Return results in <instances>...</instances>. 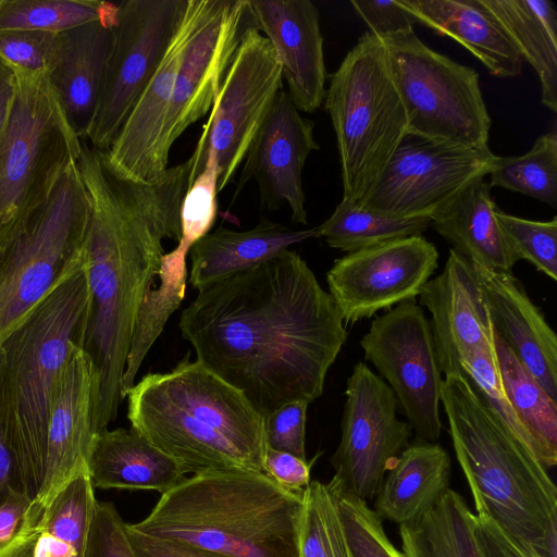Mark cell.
<instances>
[{"label": "cell", "mask_w": 557, "mask_h": 557, "mask_svg": "<svg viewBox=\"0 0 557 557\" xmlns=\"http://www.w3.org/2000/svg\"><path fill=\"white\" fill-rule=\"evenodd\" d=\"M178 327L196 360L263 417L319 398L348 336L329 292L289 249L199 289Z\"/></svg>", "instance_id": "1"}, {"label": "cell", "mask_w": 557, "mask_h": 557, "mask_svg": "<svg viewBox=\"0 0 557 557\" xmlns=\"http://www.w3.org/2000/svg\"><path fill=\"white\" fill-rule=\"evenodd\" d=\"M78 168L90 216L85 237L89 310L83 350L94 373L92 428L108 430L123 400L122 379L140 307L158 276L163 239L180 242V212L193 160L153 182L112 171L102 151L83 146Z\"/></svg>", "instance_id": "2"}, {"label": "cell", "mask_w": 557, "mask_h": 557, "mask_svg": "<svg viewBox=\"0 0 557 557\" xmlns=\"http://www.w3.org/2000/svg\"><path fill=\"white\" fill-rule=\"evenodd\" d=\"M127 418L185 473L245 470L265 473L263 416L242 392L198 360L134 384Z\"/></svg>", "instance_id": "3"}, {"label": "cell", "mask_w": 557, "mask_h": 557, "mask_svg": "<svg viewBox=\"0 0 557 557\" xmlns=\"http://www.w3.org/2000/svg\"><path fill=\"white\" fill-rule=\"evenodd\" d=\"M301 507L302 493L265 473L210 471L182 480L129 525L230 557H298Z\"/></svg>", "instance_id": "4"}, {"label": "cell", "mask_w": 557, "mask_h": 557, "mask_svg": "<svg viewBox=\"0 0 557 557\" xmlns=\"http://www.w3.org/2000/svg\"><path fill=\"white\" fill-rule=\"evenodd\" d=\"M441 404L472 497L510 535L556 557L557 488L540 460L484 404L467 377L445 375Z\"/></svg>", "instance_id": "5"}, {"label": "cell", "mask_w": 557, "mask_h": 557, "mask_svg": "<svg viewBox=\"0 0 557 557\" xmlns=\"http://www.w3.org/2000/svg\"><path fill=\"white\" fill-rule=\"evenodd\" d=\"M88 310L84 267L49 294L0 344L8 440L17 485L33 500L44 481L51 403L71 355L83 347Z\"/></svg>", "instance_id": "6"}, {"label": "cell", "mask_w": 557, "mask_h": 557, "mask_svg": "<svg viewBox=\"0 0 557 557\" xmlns=\"http://www.w3.org/2000/svg\"><path fill=\"white\" fill-rule=\"evenodd\" d=\"M336 136L343 199L358 202L408 135L385 47L362 34L330 75L323 100Z\"/></svg>", "instance_id": "7"}, {"label": "cell", "mask_w": 557, "mask_h": 557, "mask_svg": "<svg viewBox=\"0 0 557 557\" xmlns=\"http://www.w3.org/2000/svg\"><path fill=\"white\" fill-rule=\"evenodd\" d=\"M89 196L78 162L0 249V344L67 277L85 267Z\"/></svg>", "instance_id": "8"}, {"label": "cell", "mask_w": 557, "mask_h": 557, "mask_svg": "<svg viewBox=\"0 0 557 557\" xmlns=\"http://www.w3.org/2000/svg\"><path fill=\"white\" fill-rule=\"evenodd\" d=\"M15 77V103L0 141V249L48 201L84 146L49 75Z\"/></svg>", "instance_id": "9"}, {"label": "cell", "mask_w": 557, "mask_h": 557, "mask_svg": "<svg viewBox=\"0 0 557 557\" xmlns=\"http://www.w3.org/2000/svg\"><path fill=\"white\" fill-rule=\"evenodd\" d=\"M380 39L408 135L473 149L488 147L492 121L473 67L432 50L414 32Z\"/></svg>", "instance_id": "10"}, {"label": "cell", "mask_w": 557, "mask_h": 557, "mask_svg": "<svg viewBox=\"0 0 557 557\" xmlns=\"http://www.w3.org/2000/svg\"><path fill=\"white\" fill-rule=\"evenodd\" d=\"M282 89V67L275 50L262 33L249 26L190 156L189 185L203 170L208 149L218 162V193L232 183Z\"/></svg>", "instance_id": "11"}, {"label": "cell", "mask_w": 557, "mask_h": 557, "mask_svg": "<svg viewBox=\"0 0 557 557\" xmlns=\"http://www.w3.org/2000/svg\"><path fill=\"white\" fill-rule=\"evenodd\" d=\"M187 0L117 3L97 108L86 139L107 151L157 71Z\"/></svg>", "instance_id": "12"}, {"label": "cell", "mask_w": 557, "mask_h": 557, "mask_svg": "<svg viewBox=\"0 0 557 557\" xmlns=\"http://www.w3.org/2000/svg\"><path fill=\"white\" fill-rule=\"evenodd\" d=\"M360 346L392 388L416 440L437 443L443 377L423 309L409 300L387 310L372 321Z\"/></svg>", "instance_id": "13"}, {"label": "cell", "mask_w": 557, "mask_h": 557, "mask_svg": "<svg viewBox=\"0 0 557 557\" xmlns=\"http://www.w3.org/2000/svg\"><path fill=\"white\" fill-rule=\"evenodd\" d=\"M345 395L341 442L330 459L335 471L331 481L368 503L413 431L397 418L392 388L364 362L354 366Z\"/></svg>", "instance_id": "14"}, {"label": "cell", "mask_w": 557, "mask_h": 557, "mask_svg": "<svg viewBox=\"0 0 557 557\" xmlns=\"http://www.w3.org/2000/svg\"><path fill=\"white\" fill-rule=\"evenodd\" d=\"M497 156L407 135L357 205L396 218L430 216L470 183L484 178Z\"/></svg>", "instance_id": "15"}, {"label": "cell", "mask_w": 557, "mask_h": 557, "mask_svg": "<svg viewBox=\"0 0 557 557\" xmlns=\"http://www.w3.org/2000/svg\"><path fill=\"white\" fill-rule=\"evenodd\" d=\"M437 264L436 247L422 235L388 240L336 259L326 273L329 294L352 324L416 300Z\"/></svg>", "instance_id": "16"}, {"label": "cell", "mask_w": 557, "mask_h": 557, "mask_svg": "<svg viewBox=\"0 0 557 557\" xmlns=\"http://www.w3.org/2000/svg\"><path fill=\"white\" fill-rule=\"evenodd\" d=\"M252 25L248 0H205L201 18L183 53L158 157L163 169L174 143L209 114L245 30Z\"/></svg>", "instance_id": "17"}, {"label": "cell", "mask_w": 557, "mask_h": 557, "mask_svg": "<svg viewBox=\"0 0 557 557\" xmlns=\"http://www.w3.org/2000/svg\"><path fill=\"white\" fill-rule=\"evenodd\" d=\"M313 129L314 122L299 113L283 88L240 165L232 200L255 180L263 207L273 210L285 202L292 221L307 224L302 170L309 154L320 149Z\"/></svg>", "instance_id": "18"}, {"label": "cell", "mask_w": 557, "mask_h": 557, "mask_svg": "<svg viewBox=\"0 0 557 557\" xmlns=\"http://www.w3.org/2000/svg\"><path fill=\"white\" fill-rule=\"evenodd\" d=\"M419 301L431 313L430 327L442 374H461L472 354L495 350V330L472 262L449 250L444 270L429 280Z\"/></svg>", "instance_id": "19"}, {"label": "cell", "mask_w": 557, "mask_h": 557, "mask_svg": "<svg viewBox=\"0 0 557 557\" xmlns=\"http://www.w3.org/2000/svg\"><path fill=\"white\" fill-rule=\"evenodd\" d=\"M205 0H187L163 59L143 90L110 148L102 152L109 168L128 178L153 182L166 169L158 147L185 48L203 12Z\"/></svg>", "instance_id": "20"}, {"label": "cell", "mask_w": 557, "mask_h": 557, "mask_svg": "<svg viewBox=\"0 0 557 557\" xmlns=\"http://www.w3.org/2000/svg\"><path fill=\"white\" fill-rule=\"evenodd\" d=\"M252 25L271 42L295 107L306 113L325 97L320 15L310 0H248Z\"/></svg>", "instance_id": "21"}, {"label": "cell", "mask_w": 557, "mask_h": 557, "mask_svg": "<svg viewBox=\"0 0 557 557\" xmlns=\"http://www.w3.org/2000/svg\"><path fill=\"white\" fill-rule=\"evenodd\" d=\"M94 373L82 347L71 355L57 386L49 413L45 474L33 500L41 510L76 474L88 471L96 436L92 428Z\"/></svg>", "instance_id": "22"}, {"label": "cell", "mask_w": 557, "mask_h": 557, "mask_svg": "<svg viewBox=\"0 0 557 557\" xmlns=\"http://www.w3.org/2000/svg\"><path fill=\"white\" fill-rule=\"evenodd\" d=\"M495 332L557 401V337L512 273L473 263Z\"/></svg>", "instance_id": "23"}, {"label": "cell", "mask_w": 557, "mask_h": 557, "mask_svg": "<svg viewBox=\"0 0 557 557\" xmlns=\"http://www.w3.org/2000/svg\"><path fill=\"white\" fill-rule=\"evenodd\" d=\"M421 24L449 37L500 78L519 76L523 58L508 32L483 0H401Z\"/></svg>", "instance_id": "24"}, {"label": "cell", "mask_w": 557, "mask_h": 557, "mask_svg": "<svg viewBox=\"0 0 557 557\" xmlns=\"http://www.w3.org/2000/svg\"><path fill=\"white\" fill-rule=\"evenodd\" d=\"M114 22H91L60 34L49 81L81 139H86L95 115Z\"/></svg>", "instance_id": "25"}, {"label": "cell", "mask_w": 557, "mask_h": 557, "mask_svg": "<svg viewBox=\"0 0 557 557\" xmlns=\"http://www.w3.org/2000/svg\"><path fill=\"white\" fill-rule=\"evenodd\" d=\"M88 472L95 488L152 490L161 495L186 478L173 458L133 428L97 434Z\"/></svg>", "instance_id": "26"}, {"label": "cell", "mask_w": 557, "mask_h": 557, "mask_svg": "<svg viewBox=\"0 0 557 557\" xmlns=\"http://www.w3.org/2000/svg\"><path fill=\"white\" fill-rule=\"evenodd\" d=\"M496 208L488 183L476 180L431 215V226L471 262L512 273L519 259L498 224Z\"/></svg>", "instance_id": "27"}, {"label": "cell", "mask_w": 557, "mask_h": 557, "mask_svg": "<svg viewBox=\"0 0 557 557\" xmlns=\"http://www.w3.org/2000/svg\"><path fill=\"white\" fill-rule=\"evenodd\" d=\"M318 237L317 230H292L262 220L248 231L219 227L197 240L190 248L188 282L197 290L273 258L289 246Z\"/></svg>", "instance_id": "28"}, {"label": "cell", "mask_w": 557, "mask_h": 557, "mask_svg": "<svg viewBox=\"0 0 557 557\" xmlns=\"http://www.w3.org/2000/svg\"><path fill=\"white\" fill-rule=\"evenodd\" d=\"M450 473L451 460L444 447L416 440L387 470L374 510L398 525L411 522L449 488Z\"/></svg>", "instance_id": "29"}, {"label": "cell", "mask_w": 557, "mask_h": 557, "mask_svg": "<svg viewBox=\"0 0 557 557\" xmlns=\"http://www.w3.org/2000/svg\"><path fill=\"white\" fill-rule=\"evenodd\" d=\"M497 16L523 61L536 72L541 100L557 112V10L550 0H483Z\"/></svg>", "instance_id": "30"}, {"label": "cell", "mask_w": 557, "mask_h": 557, "mask_svg": "<svg viewBox=\"0 0 557 557\" xmlns=\"http://www.w3.org/2000/svg\"><path fill=\"white\" fill-rule=\"evenodd\" d=\"M475 531L474 512L451 488L419 518L399 525L406 557H482Z\"/></svg>", "instance_id": "31"}, {"label": "cell", "mask_w": 557, "mask_h": 557, "mask_svg": "<svg viewBox=\"0 0 557 557\" xmlns=\"http://www.w3.org/2000/svg\"><path fill=\"white\" fill-rule=\"evenodd\" d=\"M495 348L504 392L524 430L533 453L545 468L557 463V401L541 386L495 332Z\"/></svg>", "instance_id": "32"}, {"label": "cell", "mask_w": 557, "mask_h": 557, "mask_svg": "<svg viewBox=\"0 0 557 557\" xmlns=\"http://www.w3.org/2000/svg\"><path fill=\"white\" fill-rule=\"evenodd\" d=\"M96 503L88 471L64 484L42 509L34 557H85Z\"/></svg>", "instance_id": "33"}, {"label": "cell", "mask_w": 557, "mask_h": 557, "mask_svg": "<svg viewBox=\"0 0 557 557\" xmlns=\"http://www.w3.org/2000/svg\"><path fill=\"white\" fill-rule=\"evenodd\" d=\"M430 216L396 218L343 199L331 216L315 227L332 248L352 252L393 239L421 235L431 226Z\"/></svg>", "instance_id": "34"}, {"label": "cell", "mask_w": 557, "mask_h": 557, "mask_svg": "<svg viewBox=\"0 0 557 557\" xmlns=\"http://www.w3.org/2000/svg\"><path fill=\"white\" fill-rule=\"evenodd\" d=\"M117 3L100 0H0V30L61 34L81 25L114 22Z\"/></svg>", "instance_id": "35"}, {"label": "cell", "mask_w": 557, "mask_h": 557, "mask_svg": "<svg viewBox=\"0 0 557 557\" xmlns=\"http://www.w3.org/2000/svg\"><path fill=\"white\" fill-rule=\"evenodd\" d=\"M490 187H502L557 206V133L543 134L521 156L497 157Z\"/></svg>", "instance_id": "36"}, {"label": "cell", "mask_w": 557, "mask_h": 557, "mask_svg": "<svg viewBox=\"0 0 557 557\" xmlns=\"http://www.w3.org/2000/svg\"><path fill=\"white\" fill-rule=\"evenodd\" d=\"M298 557H351L335 496L317 480L302 492Z\"/></svg>", "instance_id": "37"}, {"label": "cell", "mask_w": 557, "mask_h": 557, "mask_svg": "<svg viewBox=\"0 0 557 557\" xmlns=\"http://www.w3.org/2000/svg\"><path fill=\"white\" fill-rule=\"evenodd\" d=\"M333 492L351 557H406L388 539L383 519L367 502L351 495L333 481Z\"/></svg>", "instance_id": "38"}, {"label": "cell", "mask_w": 557, "mask_h": 557, "mask_svg": "<svg viewBox=\"0 0 557 557\" xmlns=\"http://www.w3.org/2000/svg\"><path fill=\"white\" fill-rule=\"evenodd\" d=\"M498 224L518 259H524L553 281H557V216L532 221L495 211Z\"/></svg>", "instance_id": "39"}, {"label": "cell", "mask_w": 557, "mask_h": 557, "mask_svg": "<svg viewBox=\"0 0 557 557\" xmlns=\"http://www.w3.org/2000/svg\"><path fill=\"white\" fill-rule=\"evenodd\" d=\"M218 162L214 152L208 149L203 170L188 186L181 205V239L191 246L207 235L218 212Z\"/></svg>", "instance_id": "40"}, {"label": "cell", "mask_w": 557, "mask_h": 557, "mask_svg": "<svg viewBox=\"0 0 557 557\" xmlns=\"http://www.w3.org/2000/svg\"><path fill=\"white\" fill-rule=\"evenodd\" d=\"M60 50V34L0 30V61L15 74L49 75Z\"/></svg>", "instance_id": "41"}, {"label": "cell", "mask_w": 557, "mask_h": 557, "mask_svg": "<svg viewBox=\"0 0 557 557\" xmlns=\"http://www.w3.org/2000/svg\"><path fill=\"white\" fill-rule=\"evenodd\" d=\"M309 404L287 403L263 417L265 448L306 457V419Z\"/></svg>", "instance_id": "42"}, {"label": "cell", "mask_w": 557, "mask_h": 557, "mask_svg": "<svg viewBox=\"0 0 557 557\" xmlns=\"http://www.w3.org/2000/svg\"><path fill=\"white\" fill-rule=\"evenodd\" d=\"M85 557H136L126 523L110 502L96 503Z\"/></svg>", "instance_id": "43"}, {"label": "cell", "mask_w": 557, "mask_h": 557, "mask_svg": "<svg viewBox=\"0 0 557 557\" xmlns=\"http://www.w3.org/2000/svg\"><path fill=\"white\" fill-rule=\"evenodd\" d=\"M350 4L369 32L379 38L413 32L418 24L401 0H352Z\"/></svg>", "instance_id": "44"}, {"label": "cell", "mask_w": 557, "mask_h": 557, "mask_svg": "<svg viewBox=\"0 0 557 557\" xmlns=\"http://www.w3.org/2000/svg\"><path fill=\"white\" fill-rule=\"evenodd\" d=\"M473 498L476 518V542L482 557H544L535 548L505 531L487 512L482 502Z\"/></svg>", "instance_id": "45"}, {"label": "cell", "mask_w": 557, "mask_h": 557, "mask_svg": "<svg viewBox=\"0 0 557 557\" xmlns=\"http://www.w3.org/2000/svg\"><path fill=\"white\" fill-rule=\"evenodd\" d=\"M33 499L20 487L10 488L0 503V557L20 539L32 515Z\"/></svg>", "instance_id": "46"}, {"label": "cell", "mask_w": 557, "mask_h": 557, "mask_svg": "<svg viewBox=\"0 0 557 557\" xmlns=\"http://www.w3.org/2000/svg\"><path fill=\"white\" fill-rule=\"evenodd\" d=\"M320 454L309 462L289 453L265 448L263 458L264 472L283 487L302 493L305 487L311 482V467Z\"/></svg>", "instance_id": "47"}, {"label": "cell", "mask_w": 557, "mask_h": 557, "mask_svg": "<svg viewBox=\"0 0 557 557\" xmlns=\"http://www.w3.org/2000/svg\"><path fill=\"white\" fill-rule=\"evenodd\" d=\"M126 535L136 557H230L180 541L149 536L127 523Z\"/></svg>", "instance_id": "48"}, {"label": "cell", "mask_w": 557, "mask_h": 557, "mask_svg": "<svg viewBox=\"0 0 557 557\" xmlns=\"http://www.w3.org/2000/svg\"><path fill=\"white\" fill-rule=\"evenodd\" d=\"M3 352L0 347V503L5 498L10 488L17 486L14 457L8 440L1 398V368Z\"/></svg>", "instance_id": "49"}, {"label": "cell", "mask_w": 557, "mask_h": 557, "mask_svg": "<svg viewBox=\"0 0 557 557\" xmlns=\"http://www.w3.org/2000/svg\"><path fill=\"white\" fill-rule=\"evenodd\" d=\"M17 91L14 72L0 61V141L13 112Z\"/></svg>", "instance_id": "50"}, {"label": "cell", "mask_w": 557, "mask_h": 557, "mask_svg": "<svg viewBox=\"0 0 557 557\" xmlns=\"http://www.w3.org/2000/svg\"><path fill=\"white\" fill-rule=\"evenodd\" d=\"M39 511L32 503V515L20 539L4 557H34L35 542L38 535Z\"/></svg>", "instance_id": "51"}]
</instances>
